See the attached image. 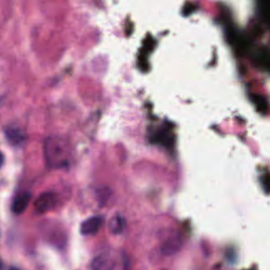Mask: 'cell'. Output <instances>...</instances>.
Segmentation results:
<instances>
[{"label":"cell","instance_id":"obj_10","mask_svg":"<svg viewBox=\"0 0 270 270\" xmlns=\"http://www.w3.org/2000/svg\"><path fill=\"white\" fill-rule=\"evenodd\" d=\"M2 103H3V98L0 97V106H2Z\"/></svg>","mask_w":270,"mask_h":270},{"label":"cell","instance_id":"obj_7","mask_svg":"<svg viewBox=\"0 0 270 270\" xmlns=\"http://www.w3.org/2000/svg\"><path fill=\"white\" fill-rule=\"evenodd\" d=\"M31 199H32V195L30 192H23L18 194L12 203V211L15 214L24 213L28 208Z\"/></svg>","mask_w":270,"mask_h":270},{"label":"cell","instance_id":"obj_8","mask_svg":"<svg viewBox=\"0 0 270 270\" xmlns=\"http://www.w3.org/2000/svg\"><path fill=\"white\" fill-rule=\"evenodd\" d=\"M126 220L121 215H114L109 222V230L112 234H121L126 229Z\"/></svg>","mask_w":270,"mask_h":270},{"label":"cell","instance_id":"obj_5","mask_svg":"<svg viewBox=\"0 0 270 270\" xmlns=\"http://www.w3.org/2000/svg\"><path fill=\"white\" fill-rule=\"evenodd\" d=\"M115 263L112 255L108 252H103L97 255L91 263L92 270H114Z\"/></svg>","mask_w":270,"mask_h":270},{"label":"cell","instance_id":"obj_9","mask_svg":"<svg viewBox=\"0 0 270 270\" xmlns=\"http://www.w3.org/2000/svg\"><path fill=\"white\" fill-rule=\"evenodd\" d=\"M4 163H5V155L3 152H0V168L3 167Z\"/></svg>","mask_w":270,"mask_h":270},{"label":"cell","instance_id":"obj_3","mask_svg":"<svg viewBox=\"0 0 270 270\" xmlns=\"http://www.w3.org/2000/svg\"><path fill=\"white\" fill-rule=\"evenodd\" d=\"M183 245V238L181 234L173 233L169 237L166 238V241L162 245V252L165 255H173L178 253Z\"/></svg>","mask_w":270,"mask_h":270},{"label":"cell","instance_id":"obj_4","mask_svg":"<svg viewBox=\"0 0 270 270\" xmlns=\"http://www.w3.org/2000/svg\"><path fill=\"white\" fill-rule=\"evenodd\" d=\"M103 220L100 216H92L84 221L80 225V232L84 235H92L99 231Z\"/></svg>","mask_w":270,"mask_h":270},{"label":"cell","instance_id":"obj_2","mask_svg":"<svg viewBox=\"0 0 270 270\" xmlns=\"http://www.w3.org/2000/svg\"><path fill=\"white\" fill-rule=\"evenodd\" d=\"M57 201L58 197L53 192H45L43 194H40L34 203L35 212L43 214L48 211H51L52 209L55 208V206L57 205Z\"/></svg>","mask_w":270,"mask_h":270},{"label":"cell","instance_id":"obj_11","mask_svg":"<svg viewBox=\"0 0 270 270\" xmlns=\"http://www.w3.org/2000/svg\"><path fill=\"white\" fill-rule=\"evenodd\" d=\"M2 268H3V263H2V261H0V269Z\"/></svg>","mask_w":270,"mask_h":270},{"label":"cell","instance_id":"obj_12","mask_svg":"<svg viewBox=\"0 0 270 270\" xmlns=\"http://www.w3.org/2000/svg\"><path fill=\"white\" fill-rule=\"evenodd\" d=\"M10 270H19V269H17V268H11Z\"/></svg>","mask_w":270,"mask_h":270},{"label":"cell","instance_id":"obj_1","mask_svg":"<svg viewBox=\"0 0 270 270\" xmlns=\"http://www.w3.org/2000/svg\"><path fill=\"white\" fill-rule=\"evenodd\" d=\"M44 153L48 166L54 169L68 167L72 158V150L68 140L59 135H52L46 140Z\"/></svg>","mask_w":270,"mask_h":270},{"label":"cell","instance_id":"obj_6","mask_svg":"<svg viewBox=\"0 0 270 270\" xmlns=\"http://www.w3.org/2000/svg\"><path fill=\"white\" fill-rule=\"evenodd\" d=\"M6 138L8 142L12 145V146H20L26 141V134L25 132L19 129L18 127H8L5 131Z\"/></svg>","mask_w":270,"mask_h":270}]
</instances>
